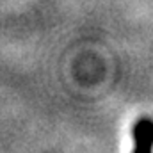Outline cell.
<instances>
[{
    "instance_id": "obj_1",
    "label": "cell",
    "mask_w": 153,
    "mask_h": 153,
    "mask_svg": "<svg viewBox=\"0 0 153 153\" xmlns=\"http://www.w3.org/2000/svg\"><path fill=\"white\" fill-rule=\"evenodd\" d=\"M134 152L150 153L153 144V123L150 117H141L134 123Z\"/></svg>"
}]
</instances>
